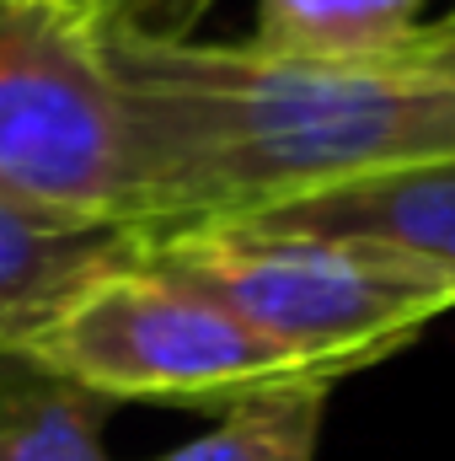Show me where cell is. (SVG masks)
Here are the masks:
<instances>
[{"label": "cell", "mask_w": 455, "mask_h": 461, "mask_svg": "<svg viewBox=\"0 0 455 461\" xmlns=\"http://www.w3.org/2000/svg\"><path fill=\"white\" fill-rule=\"evenodd\" d=\"M113 76L150 241L455 156V76L413 54L306 59L113 22Z\"/></svg>", "instance_id": "1"}, {"label": "cell", "mask_w": 455, "mask_h": 461, "mask_svg": "<svg viewBox=\"0 0 455 461\" xmlns=\"http://www.w3.org/2000/svg\"><path fill=\"white\" fill-rule=\"evenodd\" d=\"M145 258L333 381L397 354L434 317L455 312L451 279L359 236L226 221L166 230L145 247Z\"/></svg>", "instance_id": "2"}, {"label": "cell", "mask_w": 455, "mask_h": 461, "mask_svg": "<svg viewBox=\"0 0 455 461\" xmlns=\"http://www.w3.org/2000/svg\"><path fill=\"white\" fill-rule=\"evenodd\" d=\"M0 199L139 226L113 16L97 0H0Z\"/></svg>", "instance_id": "3"}, {"label": "cell", "mask_w": 455, "mask_h": 461, "mask_svg": "<svg viewBox=\"0 0 455 461\" xmlns=\"http://www.w3.org/2000/svg\"><path fill=\"white\" fill-rule=\"evenodd\" d=\"M32 365L76 381L103 402H241L252 392L327 381L257 339L220 301L166 274L145 252L97 274L65 301V312L22 348Z\"/></svg>", "instance_id": "4"}, {"label": "cell", "mask_w": 455, "mask_h": 461, "mask_svg": "<svg viewBox=\"0 0 455 461\" xmlns=\"http://www.w3.org/2000/svg\"><path fill=\"white\" fill-rule=\"evenodd\" d=\"M145 247L150 230L139 226L76 221L0 199V354H22L76 290L134 263Z\"/></svg>", "instance_id": "5"}, {"label": "cell", "mask_w": 455, "mask_h": 461, "mask_svg": "<svg viewBox=\"0 0 455 461\" xmlns=\"http://www.w3.org/2000/svg\"><path fill=\"white\" fill-rule=\"evenodd\" d=\"M236 226L359 236V241L391 247V252L434 268L440 279L455 285V156L413 161V167L375 172V177H359V183H338V188L290 199L279 210L246 215Z\"/></svg>", "instance_id": "6"}, {"label": "cell", "mask_w": 455, "mask_h": 461, "mask_svg": "<svg viewBox=\"0 0 455 461\" xmlns=\"http://www.w3.org/2000/svg\"><path fill=\"white\" fill-rule=\"evenodd\" d=\"M108 408L27 354H0V461H113Z\"/></svg>", "instance_id": "7"}, {"label": "cell", "mask_w": 455, "mask_h": 461, "mask_svg": "<svg viewBox=\"0 0 455 461\" xmlns=\"http://www.w3.org/2000/svg\"><path fill=\"white\" fill-rule=\"evenodd\" d=\"M424 22V0H257L252 43L306 59H397Z\"/></svg>", "instance_id": "8"}, {"label": "cell", "mask_w": 455, "mask_h": 461, "mask_svg": "<svg viewBox=\"0 0 455 461\" xmlns=\"http://www.w3.org/2000/svg\"><path fill=\"white\" fill-rule=\"evenodd\" d=\"M327 392H333L327 381L252 392V397L230 402L215 429H204L199 440L156 461H317Z\"/></svg>", "instance_id": "9"}, {"label": "cell", "mask_w": 455, "mask_h": 461, "mask_svg": "<svg viewBox=\"0 0 455 461\" xmlns=\"http://www.w3.org/2000/svg\"><path fill=\"white\" fill-rule=\"evenodd\" d=\"M118 27H139V32H172L188 38L193 22L215 5V0H97Z\"/></svg>", "instance_id": "10"}, {"label": "cell", "mask_w": 455, "mask_h": 461, "mask_svg": "<svg viewBox=\"0 0 455 461\" xmlns=\"http://www.w3.org/2000/svg\"><path fill=\"white\" fill-rule=\"evenodd\" d=\"M402 54H413V59H429V65H440V70H451V76H455V43H429V38H413Z\"/></svg>", "instance_id": "11"}, {"label": "cell", "mask_w": 455, "mask_h": 461, "mask_svg": "<svg viewBox=\"0 0 455 461\" xmlns=\"http://www.w3.org/2000/svg\"><path fill=\"white\" fill-rule=\"evenodd\" d=\"M418 38H429V43H455V5L445 16H434V22H424V32Z\"/></svg>", "instance_id": "12"}]
</instances>
